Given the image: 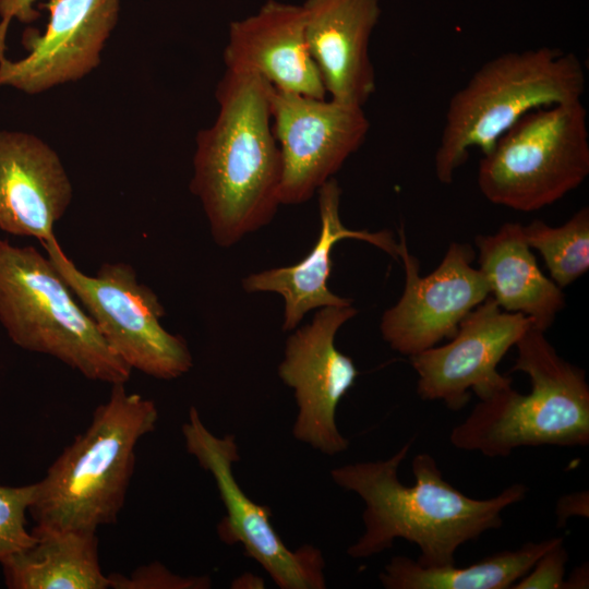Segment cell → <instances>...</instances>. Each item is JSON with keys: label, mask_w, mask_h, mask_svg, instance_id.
Segmentation results:
<instances>
[{"label": "cell", "mask_w": 589, "mask_h": 589, "mask_svg": "<svg viewBox=\"0 0 589 589\" xmlns=\"http://www.w3.org/2000/svg\"><path fill=\"white\" fill-rule=\"evenodd\" d=\"M0 324L17 347L51 356L88 380L115 385L131 376L48 255L3 239Z\"/></svg>", "instance_id": "6"}, {"label": "cell", "mask_w": 589, "mask_h": 589, "mask_svg": "<svg viewBox=\"0 0 589 589\" xmlns=\"http://www.w3.org/2000/svg\"><path fill=\"white\" fill-rule=\"evenodd\" d=\"M36 484L0 485V562L36 542L28 531L26 513L34 502Z\"/></svg>", "instance_id": "23"}, {"label": "cell", "mask_w": 589, "mask_h": 589, "mask_svg": "<svg viewBox=\"0 0 589 589\" xmlns=\"http://www.w3.org/2000/svg\"><path fill=\"white\" fill-rule=\"evenodd\" d=\"M72 196L53 148L34 134L0 130V231L49 241Z\"/></svg>", "instance_id": "15"}, {"label": "cell", "mask_w": 589, "mask_h": 589, "mask_svg": "<svg viewBox=\"0 0 589 589\" xmlns=\"http://www.w3.org/2000/svg\"><path fill=\"white\" fill-rule=\"evenodd\" d=\"M224 61L226 69L254 73L275 88L326 96L308 48L301 4L267 0L253 14L232 21Z\"/></svg>", "instance_id": "17"}, {"label": "cell", "mask_w": 589, "mask_h": 589, "mask_svg": "<svg viewBox=\"0 0 589 589\" xmlns=\"http://www.w3.org/2000/svg\"><path fill=\"white\" fill-rule=\"evenodd\" d=\"M532 326L529 317L502 310L489 296L465 316L449 342L409 357L418 395L459 411L470 399L469 390L481 400L512 385L497 365Z\"/></svg>", "instance_id": "13"}, {"label": "cell", "mask_w": 589, "mask_h": 589, "mask_svg": "<svg viewBox=\"0 0 589 589\" xmlns=\"http://www.w3.org/2000/svg\"><path fill=\"white\" fill-rule=\"evenodd\" d=\"M316 193L321 230L308 255L294 265L252 273L242 279V288L249 293L275 292L283 298L286 332L296 329L311 310L351 305V299L335 294L327 286L333 268L332 251L338 241L359 239L398 260V242L390 231L345 227L339 213L341 188L335 178L327 180Z\"/></svg>", "instance_id": "18"}, {"label": "cell", "mask_w": 589, "mask_h": 589, "mask_svg": "<svg viewBox=\"0 0 589 589\" xmlns=\"http://www.w3.org/2000/svg\"><path fill=\"white\" fill-rule=\"evenodd\" d=\"M41 244L105 341L131 370L160 380L190 371L193 358L187 341L161 325L165 309L132 266L105 263L91 276L79 269L56 238Z\"/></svg>", "instance_id": "8"}, {"label": "cell", "mask_w": 589, "mask_h": 589, "mask_svg": "<svg viewBox=\"0 0 589 589\" xmlns=\"http://www.w3.org/2000/svg\"><path fill=\"white\" fill-rule=\"evenodd\" d=\"M588 566H579L565 580V589L588 588Z\"/></svg>", "instance_id": "28"}, {"label": "cell", "mask_w": 589, "mask_h": 589, "mask_svg": "<svg viewBox=\"0 0 589 589\" xmlns=\"http://www.w3.org/2000/svg\"><path fill=\"white\" fill-rule=\"evenodd\" d=\"M262 585H263V581L261 580V578L252 574H245L237 578L233 581L232 587L235 588H259V587L263 588Z\"/></svg>", "instance_id": "29"}, {"label": "cell", "mask_w": 589, "mask_h": 589, "mask_svg": "<svg viewBox=\"0 0 589 589\" xmlns=\"http://www.w3.org/2000/svg\"><path fill=\"white\" fill-rule=\"evenodd\" d=\"M398 259L405 267V288L395 305L381 318L380 329L389 347L414 356L452 338L465 316L490 294L488 283L471 263L474 251L468 243L452 242L440 265L421 276L419 260L407 247L399 228Z\"/></svg>", "instance_id": "12"}, {"label": "cell", "mask_w": 589, "mask_h": 589, "mask_svg": "<svg viewBox=\"0 0 589 589\" xmlns=\"http://www.w3.org/2000/svg\"><path fill=\"white\" fill-rule=\"evenodd\" d=\"M411 445V441L406 443L387 459L348 464L330 471L337 485L364 502V531L347 550L352 558L371 557L402 539L419 548L416 562L421 566L454 565L459 546L498 529L503 510L526 497L528 488L522 483L490 498L470 497L443 478L428 453L413 457L414 484L407 486L400 482L398 469Z\"/></svg>", "instance_id": "1"}, {"label": "cell", "mask_w": 589, "mask_h": 589, "mask_svg": "<svg viewBox=\"0 0 589 589\" xmlns=\"http://www.w3.org/2000/svg\"><path fill=\"white\" fill-rule=\"evenodd\" d=\"M479 265L498 306L529 317L545 332L564 308L562 289L540 271L520 223H505L476 237Z\"/></svg>", "instance_id": "19"}, {"label": "cell", "mask_w": 589, "mask_h": 589, "mask_svg": "<svg viewBox=\"0 0 589 589\" xmlns=\"http://www.w3.org/2000/svg\"><path fill=\"white\" fill-rule=\"evenodd\" d=\"M588 175V113L576 100L525 115L482 154L477 182L491 203L533 212L577 189Z\"/></svg>", "instance_id": "7"}, {"label": "cell", "mask_w": 589, "mask_h": 589, "mask_svg": "<svg viewBox=\"0 0 589 589\" xmlns=\"http://www.w3.org/2000/svg\"><path fill=\"white\" fill-rule=\"evenodd\" d=\"M272 128L281 157L280 203L309 201L364 143L362 106L271 87Z\"/></svg>", "instance_id": "10"}, {"label": "cell", "mask_w": 589, "mask_h": 589, "mask_svg": "<svg viewBox=\"0 0 589 589\" xmlns=\"http://www.w3.org/2000/svg\"><path fill=\"white\" fill-rule=\"evenodd\" d=\"M189 454L208 471L218 488L226 516L217 526L218 536L228 544L240 543L281 589H324L325 562L321 550L304 544L292 551L273 527L268 506L254 503L238 484L232 466L240 460L233 435L216 436L191 407L182 425Z\"/></svg>", "instance_id": "9"}, {"label": "cell", "mask_w": 589, "mask_h": 589, "mask_svg": "<svg viewBox=\"0 0 589 589\" xmlns=\"http://www.w3.org/2000/svg\"><path fill=\"white\" fill-rule=\"evenodd\" d=\"M563 542L550 538L505 550L466 567H424L407 556H394L378 575L388 589H509L546 551Z\"/></svg>", "instance_id": "21"}, {"label": "cell", "mask_w": 589, "mask_h": 589, "mask_svg": "<svg viewBox=\"0 0 589 589\" xmlns=\"http://www.w3.org/2000/svg\"><path fill=\"white\" fill-rule=\"evenodd\" d=\"M358 313L352 305L317 309L311 323L287 338L278 375L293 389L298 414L292 434L324 455L345 452L349 441L336 410L359 375L352 359L335 346L338 329Z\"/></svg>", "instance_id": "11"}, {"label": "cell", "mask_w": 589, "mask_h": 589, "mask_svg": "<svg viewBox=\"0 0 589 589\" xmlns=\"http://www.w3.org/2000/svg\"><path fill=\"white\" fill-rule=\"evenodd\" d=\"M586 81L579 58L554 47L508 51L484 62L448 101L434 154L437 180L450 184L470 149L486 153L528 112L582 100Z\"/></svg>", "instance_id": "4"}, {"label": "cell", "mask_w": 589, "mask_h": 589, "mask_svg": "<svg viewBox=\"0 0 589 589\" xmlns=\"http://www.w3.org/2000/svg\"><path fill=\"white\" fill-rule=\"evenodd\" d=\"M512 371L526 373L531 389L512 385L481 399L449 434L458 449L506 457L524 446H587L589 385L582 369L560 357L544 332L532 326L517 341Z\"/></svg>", "instance_id": "5"}, {"label": "cell", "mask_w": 589, "mask_h": 589, "mask_svg": "<svg viewBox=\"0 0 589 589\" xmlns=\"http://www.w3.org/2000/svg\"><path fill=\"white\" fill-rule=\"evenodd\" d=\"M530 248L538 250L551 273L553 281L562 289L589 268V208L582 207L565 224L552 227L536 219L524 226Z\"/></svg>", "instance_id": "22"}, {"label": "cell", "mask_w": 589, "mask_h": 589, "mask_svg": "<svg viewBox=\"0 0 589 589\" xmlns=\"http://www.w3.org/2000/svg\"><path fill=\"white\" fill-rule=\"evenodd\" d=\"M568 561L563 542L546 551L531 569L512 588L514 589H565V566Z\"/></svg>", "instance_id": "25"}, {"label": "cell", "mask_w": 589, "mask_h": 589, "mask_svg": "<svg viewBox=\"0 0 589 589\" xmlns=\"http://www.w3.org/2000/svg\"><path fill=\"white\" fill-rule=\"evenodd\" d=\"M271 87L254 73L226 69L215 91L217 117L195 137L190 190L223 248L268 225L281 205Z\"/></svg>", "instance_id": "2"}, {"label": "cell", "mask_w": 589, "mask_h": 589, "mask_svg": "<svg viewBox=\"0 0 589 589\" xmlns=\"http://www.w3.org/2000/svg\"><path fill=\"white\" fill-rule=\"evenodd\" d=\"M158 420L153 400L112 385L86 430L76 435L36 482L28 512L35 527L97 531L117 521L135 466L139 441Z\"/></svg>", "instance_id": "3"}, {"label": "cell", "mask_w": 589, "mask_h": 589, "mask_svg": "<svg viewBox=\"0 0 589 589\" xmlns=\"http://www.w3.org/2000/svg\"><path fill=\"white\" fill-rule=\"evenodd\" d=\"M37 0H0V60L5 56L7 34L12 20L22 23L36 21L40 13L34 4Z\"/></svg>", "instance_id": "26"}, {"label": "cell", "mask_w": 589, "mask_h": 589, "mask_svg": "<svg viewBox=\"0 0 589 589\" xmlns=\"http://www.w3.org/2000/svg\"><path fill=\"white\" fill-rule=\"evenodd\" d=\"M109 578L110 588L115 589H204L211 587L208 576H178L158 563L139 567L130 576L111 574Z\"/></svg>", "instance_id": "24"}, {"label": "cell", "mask_w": 589, "mask_h": 589, "mask_svg": "<svg viewBox=\"0 0 589 589\" xmlns=\"http://www.w3.org/2000/svg\"><path fill=\"white\" fill-rule=\"evenodd\" d=\"M301 7L308 48L326 94L363 107L376 91L369 49L380 0H305Z\"/></svg>", "instance_id": "16"}, {"label": "cell", "mask_w": 589, "mask_h": 589, "mask_svg": "<svg viewBox=\"0 0 589 589\" xmlns=\"http://www.w3.org/2000/svg\"><path fill=\"white\" fill-rule=\"evenodd\" d=\"M49 20L43 33L28 29V55L0 60V87L25 94L44 93L77 81L95 70L120 14V0H48Z\"/></svg>", "instance_id": "14"}, {"label": "cell", "mask_w": 589, "mask_h": 589, "mask_svg": "<svg viewBox=\"0 0 589 589\" xmlns=\"http://www.w3.org/2000/svg\"><path fill=\"white\" fill-rule=\"evenodd\" d=\"M36 542L0 562L10 589H107L95 531L34 527Z\"/></svg>", "instance_id": "20"}, {"label": "cell", "mask_w": 589, "mask_h": 589, "mask_svg": "<svg viewBox=\"0 0 589 589\" xmlns=\"http://www.w3.org/2000/svg\"><path fill=\"white\" fill-rule=\"evenodd\" d=\"M588 491H581L561 497L556 505L557 526L562 527L573 516L588 517Z\"/></svg>", "instance_id": "27"}]
</instances>
